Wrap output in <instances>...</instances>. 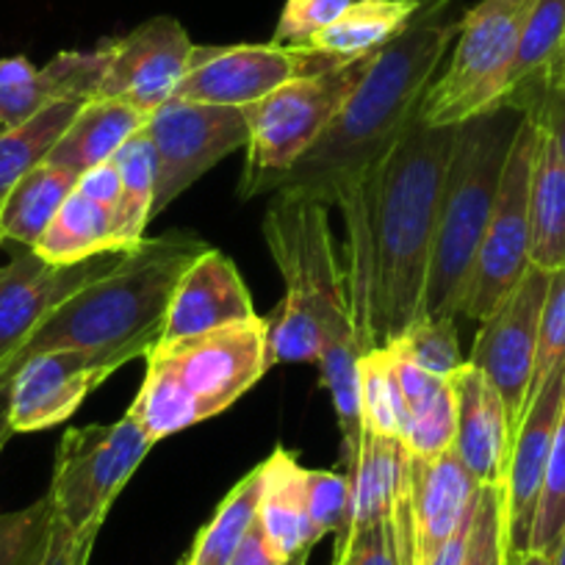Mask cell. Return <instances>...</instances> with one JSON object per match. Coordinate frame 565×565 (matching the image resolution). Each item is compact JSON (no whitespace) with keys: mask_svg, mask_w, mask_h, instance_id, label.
Returning <instances> with one entry per match:
<instances>
[{"mask_svg":"<svg viewBox=\"0 0 565 565\" xmlns=\"http://www.w3.org/2000/svg\"><path fill=\"white\" fill-rule=\"evenodd\" d=\"M422 7L424 0H352L347 12L313 36L308 47L341 62L372 56L399 36Z\"/></svg>","mask_w":565,"mask_h":565,"instance_id":"25","label":"cell"},{"mask_svg":"<svg viewBox=\"0 0 565 565\" xmlns=\"http://www.w3.org/2000/svg\"><path fill=\"white\" fill-rule=\"evenodd\" d=\"M510 565H554L552 557H546V554H537V552H526L524 557L513 559Z\"/></svg>","mask_w":565,"mask_h":565,"instance_id":"48","label":"cell"},{"mask_svg":"<svg viewBox=\"0 0 565 565\" xmlns=\"http://www.w3.org/2000/svg\"><path fill=\"white\" fill-rule=\"evenodd\" d=\"M9 388H12V369L0 366V452L14 436L12 424H9Z\"/></svg>","mask_w":565,"mask_h":565,"instance_id":"47","label":"cell"},{"mask_svg":"<svg viewBox=\"0 0 565 565\" xmlns=\"http://www.w3.org/2000/svg\"><path fill=\"white\" fill-rule=\"evenodd\" d=\"M333 565H355V557H352L350 543H347L344 548H339V552L333 554Z\"/></svg>","mask_w":565,"mask_h":565,"instance_id":"49","label":"cell"},{"mask_svg":"<svg viewBox=\"0 0 565 565\" xmlns=\"http://www.w3.org/2000/svg\"><path fill=\"white\" fill-rule=\"evenodd\" d=\"M344 64L308 45H194L192 67L178 84L175 100L205 103V106L244 108L264 100L275 89L302 75H317Z\"/></svg>","mask_w":565,"mask_h":565,"instance_id":"13","label":"cell"},{"mask_svg":"<svg viewBox=\"0 0 565 565\" xmlns=\"http://www.w3.org/2000/svg\"><path fill=\"white\" fill-rule=\"evenodd\" d=\"M565 535V405L548 452L546 475H543L541 499H537L535 524H532L530 552L554 557Z\"/></svg>","mask_w":565,"mask_h":565,"instance_id":"34","label":"cell"},{"mask_svg":"<svg viewBox=\"0 0 565 565\" xmlns=\"http://www.w3.org/2000/svg\"><path fill=\"white\" fill-rule=\"evenodd\" d=\"M148 347L111 350H47L18 366L9 388V424L14 433H40L67 422L86 396L119 366L148 355Z\"/></svg>","mask_w":565,"mask_h":565,"instance_id":"15","label":"cell"},{"mask_svg":"<svg viewBox=\"0 0 565 565\" xmlns=\"http://www.w3.org/2000/svg\"><path fill=\"white\" fill-rule=\"evenodd\" d=\"M328 209L311 198L271 194L260 231L286 282L282 300L311 313L322 328L319 385L333 399L341 430V466H347L363 441L358 361L377 350V344L352 306L347 266L335 249Z\"/></svg>","mask_w":565,"mask_h":565,"instance_id":"3","label":"cell"},{"mask_svg":"<svg viewBox=\"0 0 565 565\" xmlns=\"http://www.w3.org/2000/svg\"><path fill=\"white\" fill-rule=\"evenodd\" d=\"M3 242H7V238H3V233H0V244H3Z\"/></svg>","mask_w":565,"mask_h":565,"instance_id":"52","label":"cell"},{"mask_svg":"<svg viewBox=\"0 0 565 565\" xmlns=\"http://www.w3.org/2000/svg\"><path fill=\"white\" fill-rule=\"evenodd\" d=\"M209 249V244L189 231L145 238L125 249L117 264L97 280L70 297L36 328V333L14 352L3 366L18 372L36 352L111 350V347H148L161 341L167 308L183 271Z\"/></svg>","mask_w":565,"mask_h":565,"instance_id":"4","label":"cell"},{"mask_svg":"<svg viewBox=\"0 0 565 565\" xmlns=\"http://www.w3.org/2000/svg\"><path fill=\"white\" fill-rule=\"evenodd\" d=\"M552 563H554V565H565V535H563V541H559L557 552H554Z\"/></svg>","mask_w":565,"mask_h":565,"instance_id":"50","label":"cell"},{"mask_svg":"<svg viewBox=\"0 0 565 565\" xmlns=\"http://www.w3.org/2000/svg\"><path fill=\"white\" fill-rule=\"evenodd\" d=\"M532 119L537 134L530 181V266L559 271L565 269V167L554 136L535 114Z\"/></svg>","mask_w":565,"mask_h":565,"instance_id":"23","label":"cell"},{"mask_svg":"<svg viewBox=\"0 0 565 565\" xmlns=\"http://www.w3.org/2000/svg\"><path fill=\"white\" fill-rule=\"evenodd\" d=\"M122 253H100L81 264L58 266L25 247L0 266V366L12 361L56 308L111 269Z\"/></svg>","mask_w":565,"mask_h":565,"instance_id":"17","label":"cell"},{"mask_svg":"<svg viewBox=\"0 0 565 565\" xmlns=\"http://www.w3.org/2000/svg\"><path fill=\"white\" fill-rule=\"evenodd\" d=\"M363 433L380 438H402L407 427V405L396 380L388 347L366 352L358 361Z\"/></svg>","mask_w":565,"mask_h":565,"instance_id":"32","label":"cell"},{"mask_svg":"<svg viewBox=\"0 0 565 565\" xmlns=\"http://www.w3.org/2000/svg\"><path fill=\"white\" fill-rule=\"evenodd\" d=\"M81 106L84 103L75 100L53 103L20 128L0 130V209L7 203L9 192L18 186L20 178L51 156Z\"/></svg>","mask_w":565,"mask_h":565,"instance_id":"31","label":"cell"},{"mask_svg":"<svg viewBox=\"0 0 565 565\" xmlns=\"http://www.w3.org/2000/svg\"><path fill=\"white\" fill-rule=\"evenodd\" d=\"M447 7L449 0H424L413 23L374 53L333 122L271 194L335 205L369 175L416 119L424 92L458 40L460 20H447Z\"/></svg>","mask_w":565,"mask_h":565,"instance_id":"1","label":"cell"},{"mask_svg":"<svg viewBox=\"0 0 565 565\" xmlns=\"http://www.w3.org/2000/svg\"><path fill=\"white\" fill-rule=\"evenodd\" d=\"M159 161V181L150 216L175 203L194 181L236 150L247 148L249 128L242 108L167 100L145 122Z\"/></svg>","mask_w":565,"mask_h":565,"instance_id":"12","label":"cell"},{"mask_svg":"<svg viewBox=\"0 0 565 565\" xmlns=\"http://www.w3.org/2000/svg\"><path fill=\"white\" fill-rule=\"evenodd\" d=\"M53 519L56 510L47 493L29 508L0 515V565H42Z\"/></svg>","mask_w":565,"mask_h":565,"instance_id":"35","label":"cell"},{"mask_svg":"<svg viewBox=\"0 0 565 565\" xmlns=\"http://www.w3.org/2000/svg\"><path fill=\"white\" fill-rule=\"evenodd\" d=\"M455 433H458V416H455L452 388L447 383L441 394L433 396L427 405L416 407L407 416L402 444L407 447V452L418 455V458H436L455 447Z\"/></svg>","mask_w":565,"mask_h":565,"instance_id":"39","label":"cell"},{"mask_svg":"<svg viewBox=\"0 0 565 565\" xmlns=\"http://www.w3.org/2000/svg\"><path fill=\"white\" fill-rule=\"evenodd\" d=\"M153 447L150 433L130 413L114 424H86L64 433L47 488L56 519L70 532L106 524L114 499Z\"/></svg>","mask_w":565,"mask_h":565,"instance_id":"9","label":"cell"},{"mask_svg":"<svg viewBox=\"0 0 565 565\" xmlns=\"http://www.w3.org/2000/svg\"><path fill=\"white\" fill-rule=\"evenodd\" d=\"M513 106L532 111L543 125H546L548 134L557 141L559 159H563L565 167V67H559L557 73L548 75L541 86L526 92V95L521 97V100H515Z\"/></svg>","mask_w":565,"mask_h":565,"instance_id":"42","label":"cell"},{"mask_svg":"<svg viewBox=\"0 0 565 565\" xmlns=\"http://www.w3.org/2000/svg\"><path fill=\"white\" fill-rule=\"evenodd\" d=\"M260 488H264V469L255 466L244 480L231 488L209 524L194 537L192 552L181 565H231L233 552L244 541L249 526L258 519Z\"/></svg>","mask_w":565,"mask_h":565,"instance_id":"30","label":"cell"},{"mask_svg":"<svg viewBox=\"0 0 565 565\" xmlns=\"http://www.w3.org/2000/svg\"><path fill=\"white\" fill-rule=\"evenodd\" d=\"M535 134V119L530 111H524V119L510 145L508 161H504L491 222L477 249L463 300H460V317L475 319V322H482L530 269V181Z\"/></svg>","mask_w":565,"mask_h":565,"instance_id":"10","label":"cell"},{"mask_svg":"<svg viewBox=\"0 0 565 565\" xmlns=\"http://www.w3.org/2000/svg\"><path fill=\"white\" fill-rule=\"evenodd\" d=\"M469 530H471V521L444 543V548L436 554V559H433L430 565H463L466 548H469Z\"/></svg>","mask_w":565,"mask_h":565,"instance_id":"46","label":"cell"},{"mask_svg":"<svg viewBox=\"0 0 565 565\" xmlns=\"http://www.w3.org/2000/svg\"><path fill=\"white\" fill-rule=\"evenodd\" d=\"M521 119L524 108L504 103L458 128L438 205L436 242L424 291V313L430 317H460L466 280L491 222L504 161Z\"/></svg>","mask_w":565,"mask_h":565,"instance_id":"6","label":"cell"},{"mask_svg":"<svg viewBox=\"0 0 565 565\" xmlns=\"http://www.w3.org/2000/svg\"><path fill=\"white\" fill-rule=\"evenodd\" d=\"M480 486L460 463L455 447L436 458L407 452L405 480L391 508L399 565H430L444 543L475 515Z\"/></svg>","mask_w":565,"mask_h":565,"instance_id":"11","label":"cell"},{"mask_svg":"<svg viewBox=\"0 0 565 565\" xmlns=\"http://www.w3.org/2000/svg\"><path fill=\"white\" fill-rule=\"evenodd\" d=\"M106 53L97 100H117L141 114L172 100L192 67L194 42L175 18H150L119 40L100 42Z\"/></svg>","mask_w":565,"mask_h":565,"instance_id":"16","label":"cell"},{"mask_svg":"<svg viewBox=\"0 0 565 565\" xmlns=\"http://www.w3.org/2000/svg\"><path fill=\"white\" fill-rule=\"evenodd\" d=\"M355 565H399L396 557L394 535H391V519L380 521L372 530H363L350 537Z\"/></svg>","mask_w":565,"mask_h":565,"instance_id":"44","label":"cell"},{"mask_svg":"<svg viewBox=\"0 0 565 565\" xmlns=\"http://www.w3.org/2000/svg\"><path fill=\"white\" fill-rule=\"evenodd\" d=\"M266 363H319L324 352V335L317 319L300 308L280 300V306L266 317Z\"/></svg>","mask_w":565,"mask_h":565,"instance_id":"36","label":"cell"},{"mask_svg":"<svg viewBox=\"0 0 565 565\" xmlns=\"http://www.w3.org/2000/svg\"><path fill=\"white\" fill-rule=\"evenodd\" d=\"M532 3L535 0H480L460 18L452 58L418 106L424 122L458 128L508 103L510 70Z\"/></svg>","mask_w":565,"mask_h":565,"instance_id":"8","label":"cell"},{"mask_svg":"<svg viewBox=\"0 0 565 565\" xmlns=\"http://www.w3.org/2000/svg\"><path fill=\"white\" fill-rule=\"evenodd\" d=\"M255 317L258 313L253 308V297L233 260L220 249L209 247L183 271L181 282L172 291L161 341L209 333Z\"/></svg>","mask_w":565,"mask_h":565,"instance_id":"21","label":"cell"},{"mask_svg":"<svg viewBox=\"0 0 565 565\" xmlns=\"http://www.w3.org/2000/svg\"><path fill=\"white\" fill-rule=\"evenodd\" d=\"M291 565H308V559H295V563Z\"/></svg>","mask_w":565,"mask_h":565,"instance_id":"51","label":"cell"},{"mask_svg":"<svg viewBox=\"0 0 565 565\" xmlns=\"http://www.w3.org/2000/svg\"><path fill=\"white\" fill-rule=\"evenodd\" d=\"M103 67V45L56 53L45 67H34L25 56L0 58V130L20 128L53 103L95 100Z\"/></svg>","mask_w":565,"mask_h":565,"instance_id":"19","label":"cell"},{"mask_svg":"<svg viewBox=\"0 0 565 565\" xmlns=\"http://www.w3.org/2000/svg\"><path fill=\"white\" fill-rule=\"evenodd\" d=\"M559 363H565V269L554 271L552 282H548L546 302H543L541 339H537V358L535 374H532L530 399L552 377Z\"/></svg>","mask_w":565,"mask_h":565,"instance_id":"40","label":"cell"},{"mask_svg":"<svg viewBox=\"0 0 565 565\" xmlns=\"http://www.w3.org/2000/svg\"><path fill=\"white\" fill-rule=\"evenodd\" d=\"M260 469H264V488H260L258 504L260 526L289 563L308 559L311 548L319 543V535L308 519L306 469L297 463L289 449L282 447H277L260 463Z\"/></svg>","mask_w":565,"mask_h":565,"instance_id":"22","label":"cell"},{"mask_svg":"<svg viewBox=\"0 0 565 565\" xmlns=\"http://www.w3.org/2000/svg\"><path fill=\"white\" fill-rule=\"evenodd\" d=\"M391 347L405 358H411L416 366L427 369V372L438 374L444 380L466 363V358L460 355L455 319L430 317V313H422V317L413 319L405 333L391 341Z\"/></svg>","mask_w":565,"mask_h":565,"instance_id":"33","label":"cell"},{"mask_svg":"<svg viewBox=\"0 0 565 565\" xmlns=\"http://www.w3.org/2000/svg\"><path fill=\"white\" fill-rule=\"evenodd\" d=\"M352 0H286L277 18L275 45H308L317 34L335 23Z\"/></svg>","mask_w":565,"mask_h":565,"instance_id":"41","label":"cell"},{"mask_svg":"<svg viewBox=\"0 0 565 565\" xmlns=\"http://www.w3.org/2000/svg\"><path fill=\"white\" fill-rule=\"evenodd\" d=\"M100 526H92L86 532H70L58 519H53L51 543L42 565H89L92 548H95Z\"/></svg>","mask_w":565,"mask_h":565,"instance_id":"43","label":"cell"},{"mask_svg":"<svg viewBox=\"0 0 565 565\" xmlns=\"http://www.w3.org/2000/svg\"><path fill=\"white\" fill-rule=\"evenodd\" d=\"M559 67H565V0H535L510 70L508 103L521 100Z\"/></svg>","mask_w":565,"mask_h":565,"instance_id":"29","label":"cell"},{"mask_svg":"<svg viewBox=\"0 0 565 565\" xmlns=\"http://www.w3.org/2000/svg\"><path fill=\"white\" fill-rule=\"evenodd\" d=\"M148 114L136 111L117 100H86L78 108L70 128L64 130L47 161L70 167L84 175L92 167H100L114 159L125 141L145 128Z\"/></svg>","mask_w":565,"mask_h":565,"instance_id":"24","label":"cell"},{"mask_svg":"<svg viewBox=\"0 0 565 565\" xmlns=\"http://www.w3.org/2000/svg\"><path fill=\"white\" fill-rule=\"evenodd\" d=\"M114 216L117 211L73 189L31 249L47 264L58 266L81 264L100 253H119L114 247Z\"/></svg>","mask_w":565,"mask_h":565,"instance_id":"27","label":"cell"},{"mask_svg":"<svg viewBox=\"0 0 565 565\" xmlns=\"http://www.w3.org/2000/svg\"><path fill=\"white\" fill-rule=\"evenodd\" d=\"M458 128H436L416 114L394 148L363 178L377 347L399 339L424 313L438 205Z\"/></svg>","mask_w":565,"mask_h":565,"instance_id":"2","label":"cell"},{"mask_svg":"<svg viewBox=\"0 0 565 565\" xmlns=\"http://www.w3.org/2000/svg\"><path fill=\"white\" fill-rule=\"evenodd\" d=\"M81 172L70 167L42 161L34 170L25 172L18 186L9 192L7 203L0 209V233L20 247H34L53 216L64 205V200L78 186Z\"/></svg>","mask_w":565,"mask_h":565,"instance_id":"26","label":"cell"},{"mask_svg":"<svg viewBox=\"0 0 565 565\" xmlns=\"http://www.w3.org/2000/svg\"><path fill=\"white\" fill-rule=\"evenodd\" d=\"M119 172V205L114 216V247L134 249L145 242V227L153 222L156 181H159V161L148 130L141 128L114 153Z\"/></svg>","mask_w":565,"mask_h":565,"instance_id":"28","label":"cell"},{"mask_svg":"<svg viewBox=\"0 0 565 565\" xmlns=\"http://www.w3.org/2000/svg\"><path fill=\"white\" fill-rule=\"evenodd\" d=\"M455 396V452L480 488L504 486L513 430L504 402L491 380L469 361L447 377Z\"/></svg>","mask_w":565,"mask_h":565,"instance_id":"20","label":"cell"},{"mask_svg":"<svg viewBox=\"0 0 565 565\" xmlns=\"http://www.w3.org/2000/svg\"><path fill=\"white\" fill-rule=\"evenodd\" d=\"M565 405V363L554 369L552 377L535 391L526 405L524 418L513 436L508 477H504V515H508V554L510 563L530 552L532 524L548 452Z\"/></svg>","mask_w":565,"mask_h":565,"instance_id":"18","label":"cell"},{"mask_svg":"<svg viewBox=\"0 0 565 565\" xmlns=\"http://www.w3.org/2000/svg\"><path fill=\"white\" fill-rule=\"evenodd\" d=\"M306 504L319 541L324 535H335V552H339L350 532V480L347 475L306 469Z\"/></svg>","mask_w":565,"mask_h":565,"instance_id":"37","label":"cell"},{"mask_svg":"<svg viewBox=\"0 0 565 565\" xmlns=\"http://www.w3.org/2000/svg\"><path fill=\"white\" fill-rule=\"evenodd\" d=\"M231 565H291V563L277 552V546L269 541V535H266V530L260 526V521L255 519V524L249 526L244 541L238 543V548L233 552Z\"/></svg>","mask_w":565,"mask_h":565,"instance_id":"45","label":"cell"},{"mask_svg":"<svg viewBox=\"0 0 565 565\" xmlns=\"http://www.w3.org/2000/svg\"><path fill=\"white\" fill-rule=\"evenodd\" d=\"M463 565H510L502 486L480 488V493H477Z\"/></svg>","mask_w":565,"mask_h":565,"instance_id":"38","label":"cell"},{"mask_svg":"<svg viewBox=\"0 0 565 565\" xmlns=\"http://www.w3.org/2000/svg\"><path fill=\"white\" fill-rule=\"evenodd\" d=\"M554 271L530 266L502 302L482 319L471 355L466 361L480 369L504 402L510 430H519L530 405L532 374H535L541 313Z\"/></svg>","mask_w":565,"mask_h":565,"instance_id":"14","label":"cell"},{"mask_svg":"<svg viewBox=\"0 0 565 565\" xmlns=\"http://www.w3.org/2000/svg\"><path fill=\"white\" fill-rule=\"evenodd\" d=\"M266 317L209 333L159 341L145 355V380L125 413L156 444L225 413L266 372Z\"/></svg>","mask_w":565,"mask_h":565,"instance_id":"5","label":"cell"},{"mask_svg":"<svg viewBox=\"0 0 565 565\" xmlns=\"http://www.w3.org/2000/svg\"><path fill=\"white\" fill-rule=\"evenodd\" d=\"M372 56L335 64L317 75H302L282 84L264 100L242 108L249 128V141L244 148L247 164L238 183V194L244 200L275 192L280 178L317 145L324 128L333 122L347 97L361 84Z\"/></svg>","mask_w":565,"mask_h":565,"instance_id":"7","label":"cell"}]
</instances>
